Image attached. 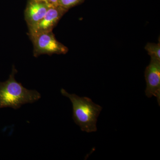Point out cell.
Segmentation results:
<instances>
[{
  "mask_svg": "<svg viewBox=\"0 0 160 160\" xmlns=\"http://www.w3.org/2000/svg\"><path fill=\"white\" fill-rule=\"evenodd\" d=\"M40 0H28L25 11V18L28 28L37 24L51 7Z\"/></svg>",
  "mask_w": 160,
  "mask_h": 160,
  "instance_id": "6",
  "label": "cell"
},
{
  "mask_svg": "<svg viewBox=\"0 0 160 160\" xmlns=\"http://www.w3.org/2000/svg\"><path fill=\"white\" fill-rule=\"evenodd\" d=\"M18 71L12 66L8 80L0 82V109L3 108L20 109L26 104L33 103L41 98V94L36 90L26 89L15 79Z\"/></svg>",
  "mask_w": 160,
  "mask_h": 160,
  "instance_id": "1",
  "label": "cell"
},
{
  "mask_svg": "<svg viewBox=\"0 0 160 160\" xmlns=\"http://www.w3.org/2000/svg\"><path fill=\"white\" fill-rule=\"evenodd\" d=\"M84 0H58L59 6L68 11L70 8L82 2Z\"/></svg>",
  "mask_w": 160,
  "mask_h": 160,
  "instance_id": "8",
  "label": "cell"
},
{
  "mask_svg": "<svg viewBox=\"0 0 160 160\" xmlns=\"http://www.w3.org/2000/svg\"><path fill=\"white\" fill-rule=\"evenodd\" d=\"M40 1H44V2H46V0H40Z\"/></svg>",
  "mask_w": 160,
  "mask_h": 160,
  "instance_id": "10",
  "label": "cell"
},
{
  "mask_svg": "<svg viewBox=\"0 0 160 160\" xmlns=\"http://www.w3.org/2000/svg\"><path fill=\"white\" fill-rule=\"evenodd\" d=\"M146 82L145 92L146 96H152L157 98L160 105V60L151 58L149 66L146 67L145 72Z\"/></svg>",
  "mask_w": 160,
  "mask_h": 160,
  "instance_id": "5",
  "label": "cell"
},
{
  "mask_svg": "<svg viewBox=\"0 0 160 160\" xmlns=\"http://www.w3.org/2000/svg\"><path fill=\"white\" fill-rule=\"evenodd\" d=\"M145 49L151 58H154L160 60V44L148 43L146 44Z\"/></svg>",
  "mask_w": 160,
  "mask_h": 160,
  "instance_id": "7",
  "label": "cell"
},
{
  "mask_svg": "<svg viewBox=\"0 0 160 160\" xmlns=\"http://www.w3.org/2000/svg\"><path fill=\"white\" fill-rule=\"evenodd\" d=\"M46 2L51 6H59L58 0H46Z\"/></svg>",
  "mask_w": 160,
  "mask_h": 160,
  "instance_id": "9",
  "label": "cell"
},
{
  "mask_svg": "<svg viewBox=\"0 0 160 160\" xmlns=\"http://www.w3.org/2000/svg\"><path fill=\"white\" fill-rule=\"evenodd\" d=\"M67 10L61 6H51L44 17L39 22L29 29L30 38L41 33L52 31Z\"/></svg>",
  "mask_w": 160,
  "mask_h": 160,
  "instance_id": "4",
  "label": "cell"
},
{
  "mask_svg": "<svg viewBox=\"0 0 160 160\" xmlns=\"http://www.w3.org/2000/svg\"><path fill=\"white\" fill-rule=\"evenodd\" d=\"M30 39L33 44L35 57L43 54H65L68 52L67 47L57 41L52 31L41 33Z\"/></svg>",
  "mask_w": 160,
  "mask_h": 160,
  "instance_id": "3",
  "label": "cell"
},
{
  "mask_svg": "<svg viewBox=\"0 0 160 160\" xmlns=\"http://www.w3.org/2000/svg\"><path fill=\"white\" fill-rule=\"evenodd\" d=\"M61 92L72 103L73 120L81 130L87 132L96 131L98 117L102 108L89 98L70 94L63 89H61Z\"/></svg>",
  "mask_w": 160,
  "mask_h": 160,
  "instance_id": "2",
  "label": "cell"
}]
</instances>
